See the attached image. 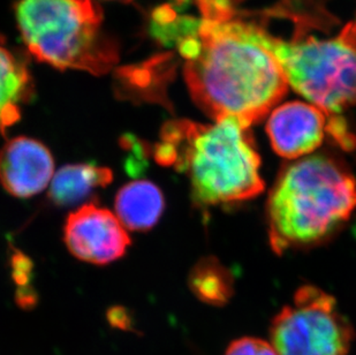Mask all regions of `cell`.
<instances>
[{"instance_id":"cell-12","label":"cell","mask_w":356,"mask_h":355,"mask_svg":"<svg viewBox=\"0 0 356 355\" xmlns=\"http://www.w3.org/2000/svg\"><path fill=\"white\" fill-rule=\"evenodd\" d=\"M113 173L92 164L66 165L51 181L49 198L57 207L76 205L97 189L111 184Z\"/></svg>"},{"instance_id":"cell-4","label":"cell","mask_w":356,"mask_h":355,"mask_svg":"<svg viewBox=\"0 0 356 355\" xmlns=\"http://www.w3.org/2000/svg\"><path fill=\"white\" fill-rule=\"evenodd\" d=\"M17 20L29 51L51 66L104 74L118 61L94 0H21Z\"/></svg>"},{"instance_id":"cell-1","label":"cell","mask_w":356,"mask_h":355,"mask_svg":"<svg viewBox=\"0 0 356 355\" xmlns=\"http://www.w3.org/2000/svg\"><path fill=\"white\" fill-rule=\"evenodd\" d=\"M269 35L248 21L212 14L201 17L180 40L191 95L213 120L234 118L250 127L285 96L289 84Z\"/></svg>"},{"instance_id":"cell-15","label":"cell","mask_w":356,"mask_h":355,"mask_svg":"<svg viewBox=\"0 0 356 355\" xmlns=\"http://www.w3.org/2000/svg\"><path fill=\"white\" fill-rule=\"evenodd\" d=\"M31 271H33V263L26 255L22 253H17L13 255L12 274H13L14 281L20 286V290L17 293V302L22 307H31V306H34L36 302V295L29 287Z\"/></svg>"},{"instance_id":"cell-10","label":"cell","mask_w":356,"mask_h":355,"mask_svg":"<svg viewBox=\"0 0 356 355\" xmlns=\"http://www.w3.org/2000/svg\"><path fill=\"white\" fill-rule=\"evenodd\" d=\"M195 1L216 10L229 12L242 20L245 15V3H254V0ZM257 3H266L268 22L275 19L289 21L294 26V33L291 40L308 36L313 31H330L338 24L337 17L327 10L326 0H257Z\"/></svg>"},{"instance_id":"cell-2","label":"cell","mask_w":356,"mask_h":355,"mask_svg":"<svg viewBox=\"0 0 356 355\" xmlns=\"http://www.w3.org/2000/svg\"><path fill=\"white\" fill-rule=\"evenodd\" d=\"M155 159L185 172L193 196L202 205L245 201L264 189L261 157L250 129L234 118L209 125L168 123L156 144Z\"/></svg>"},{"instance_id":"cell-5","label":"cell","mask_w":356,"mask_h":355,"mask_svg":"<svg viewBox=\"0 0 356 355\" xmlns=\"http://www.w3.org/2000/svg\"><path fill=\"white\" fill-rule=\"evenodd\" d=\"M268 44L289 87L330 117L356 105V52L336 40L302 37L284 40L270 34Z\"/></svg>"},{"instance_id":"cell-18","label":"cell","mask_w":356,"mask_h":355,"mask_svg":"<svg viewBox=\"0 0 356 355\" xmlns=\"http://www.w3.org/2000/svg\"><path fill=\"white\" fill-rule=\"evenodd\" d=\"M108 320H110V323L117 328L127 329L129 326V319H128L127 312L124 309H111L108 312Z\"/></svg>"},{"instance_id":"cell-3","label":"cell","mask_w":356,"mask_h":355,"mask_svg":"<svg viewBox=\"0 0 356 355\" xmlns=\"http://www.w3.org/2000/svg\"><path fill=\"white\" fill-rule=\"evenodd\" d=\"M356 208V179L334 158L315 155L287 165L270 191V245L277 254L331 235Z\"/></svg>"},{"instance_id":"cell-11","label":"cell","mask_w":356,"mask_h":355,"mask_svg":"<svg viewBox=\"0 0 356 355\" xmlns=\"http://www.w3.org/2000/svg\"><path fill=\"white\" fill-rule=\"evenodd\" d=\"M115 207L124 228L148 231L159 223L164 212V195L152 181H131L118 191Z\"/></svg>"},{"instance_id":"cell-17","label":"cell","mask_w":356,"mask_h":355,"mask_svg":"<svg viewBox=\"0 0 356 355\" xmlns=\"http://www.w3.org/2000/svg\"><path fill=\"white\" fill-rule=\"evenodd\" d=\"M345 45L356 52V22H350L343 28L338 36Z\"/></svg>"},{"instance_id":"cell-13","label":"cell","mask_w":356,"mask_h":355,"mask_svg":"<svg viewBox=\"0 0 356 355\" xmlns=\"http://www.w3.org/2000/svg\"><path fill=\"white\" fill-rule=\"evenodd\" d=\"M31 77L27 68L14 54L0 47V133L15 124L21 105L31 95Z\"/></svg>"},{"instance_id":"cell-19","label":"cell","mask_w":356,"mask_h":355,"mask_svg":"<svg viewBox=\"0 0 356 355\" xmlns=\"http://www.w3.org/2000/svg\"><path fill=\"white\" fill-rule=\"evenodd\" d=\"M124 1H128V0H124Z\"/></svg>"},{"instance_id":"cell-14","label":"cell","mask_w":356,"mask_h":355,"mask_svg":"<svg viewBox=\"0 0 356 355\" xmlns=\"http://www.w3.org/2000/svg\"><path fill=\"white\" fill-rule=\"evenodd\" d=\"M189 284L202 301L211 305H222L232 291V279L229 272L212 258L203 260L194 267Z\"/></svg>"},{"instance_id":"cell-7","label":"cell","mask_w":356,"mask_h":355,"mask_svg":"<svg viewBox=\"0 0 356 355\" xmlns=\"http://www.w3.org/2000/svg\"><path fill=\"white\" fill-rule=\"evenodd\" d=\"M266 133L279 156L296 161L316 150L325 134L332 135L346 149L355 145L343 118L330 117L319 107L303 102H289L276 107L266 123Z\"/></svg>"},{"instance_id":"cell-8","label":"cell","mask_w":356,"mask_h":355,"mask_svg":"<svg viewBox=\"0 0 356 355\" xmlns=\"http://www.w3.org/2000/svg\"><path fill=\"white\" fill-rule=\"evenodd\" d=\"M65 244L81 261L103 265L119 260L131 245V238L117 216L88 203L68 216Z\"/></svg>"},{"instance_id":"cell-16","label":"cell","mask_w":356,"mask_h":355,"mask_svg":"<svg viewBox=\"0 0 356 355\" xmlns=\"http://www.w3.org/2000/svg\"><path fill=\"white\" fill-rule=\"evenodd\" d=\"M225 355H278L270 342L254 337H243L231 342Z\"/></svg>"},{"instance_id":"cell-9","label":"cell","mask_w":356,"mask_h":355,"mask_svg":"<svg viewBox=\"0 0 356 355\" xmlns=\"http://www.w3.org/2000/svg\"><path fill=\"white\" fill-rule=\"evenodd\" d=\"M54 171L50 150L34 139H13L0 150V182L15 198H31L44 191Z\"/></svg>"},{"instance_id":"cell-6","label":"cell","mask_w":356,"mask_h":355,"mask_svg":"<svg viewBox=\"0 0 356 355\" xmlns=\"http://www.w3.org/2000/svg\"><path fill=\"white\" fill-rule=\"evenodd\" d=\"M270 338L278 355H348L354 330L334 298L303 286L273 319Z\"/></svg>"}]
</instances>
